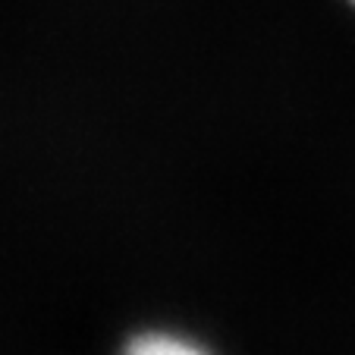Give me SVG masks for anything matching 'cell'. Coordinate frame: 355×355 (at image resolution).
Segmentation results:
<instances>
[{
    "label": "cell",
    "mask_w": 355,
    "mask_h": 355,
    "mask_svg": "<svg viewBox=\"0 0 355 355\" xmlns=\"http://www.w3.org/2000/svg\"><path fill=\"white\" fill-rule=\"evenodd\" d=\"M352 3H355V0H352Z\"/></svg>",
    "instance_id": "2"
},
{
    "label": "cell",
    "mask_w": 355,
    "mask_h": 355,
    "mask_svg": "<svg viewBox=\"0 0 355 355\" xmlns=\"http://www.w3.org/2000/svg\"><path fill=\"white\" fill-rule=\"evenodd\" d=\"M126 355H208L205 349H198L195 343L180 340L170 334H145L135 336L126 346Z\"/></svg>",
    "instance_id": "1"
}]
</instances>
